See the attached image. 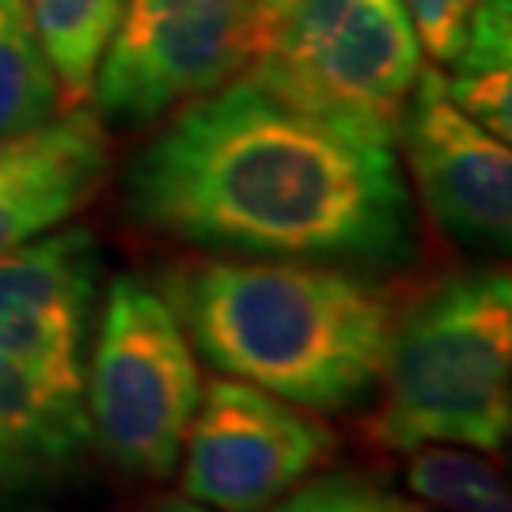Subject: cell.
<instances>
[{
	"label": "cell",
	"mask_w": 512,
	"mask_h": 512,
	"mask_svg": "<svg viewBox=\"0 0 512 512\" xmlns=\"http://www.w3.org/2000/svg\"><path fill=\"white\" fill-rule=\"evenodd\" d=\"M126 217L224 258L391 270L414 258L395 145L311 118L251 73L186 99L126 171Z\"/></svg>",
	"instance_id": "6da1fadb"
},
{
	"label": "cell",
	"mask_w": 512,
	"mask_h": 512,
	"mask_svg": "<svg viewBox=\"0 0 512 512\" xmlns=\"http://www.w3.org/2000/svg\"><path fill=\"white\" fill-rule=\"evenodd\" d=\"M209 365L311 414L365 406L384 380L395 296L346 266L217 258L175 285Z\"/></svg>",
	"instance_id": "7a4b0ae2"
},
{
	"label": "cell",
	"mask_w": 512,
	"mask_h": 512,
	"mask_svg": "<svg viewBox=\"0 0 512 512\" xmlns=\"http://www.w3.org/2000/svg\"><path fill=\"white\" fill-rule=\"evenodd\" d=\"M512 433V281L444 277L395 319L368 437L391 452L463 444L505 452Z\"/></svg>",
	"instance_id": "3957f363"
},
{
	"label": "cell",
	"mask_w": 512,
	"mask_h": 512,
	"mask_svg": "<svg viewBox=\"0 0 512 512\" xmlns=\"http://www.w3.org/2000/svg\"><path fill=\"white\" fill-rule=\"evenodd\" d=\"M247 73L327 126L395 145L421 42L406 0H274Z\"/></svg>",
	"instance_id": "277c9868"
},
{
	"label": "cell",
	"mask_w": 512,
	"mask_h": 512,
	"mask_svg": "<svg viewBox=\"0 0 512 512\" xmlns=\"http://www.w3.org/2000/svg\"><path fill=\"white\" fill-rule=\"evenodd\" d=\"M202 376L179 308L141 277H114L92 361L84 368L88 429L126 475H175Z\"/></svg>",
	"instance_id": "5b68a950"
},
{
	"label": "cell",
	"mask_w": 512,
	"mask_h": 512,
	"mask_svg": "<svg viewBox=\"0 0 512 512\" xmlns=\"http://www.w3.org/2000/svg\"><path fill=\"white\" fill-rule=\"evenodd\" d=\"M270 0H126L92 76V114L145 126L236 80L258 54Z\"/></svg>",
	"instance_id": "8992f818"
},
{
	"label": "cell",
	"mask_w": 512,
	"mask_h": 512,
	"mask_svg": "<svg viewBox=\"0 0 512 512\" xmlns=\"http://www.w3.org/2000/svg\"><path fill=\"white\" fill-rule=\"evenodd\" d=\"M334 448V429L311 410L217 376L186 433L179 494L213 512H262L323 471Z\"/></svg>",
	"instance_id": "52a82bcc"
},
{
	"label": "cell",
	"mask_w": 512,
	"mask_h": 512,
	"mask_svg": "<svg viewBox=\"0 0 512 512\" xmlns=\"http://www.w3.org/2000/svg\"><path fill=\"white\" fill-rule=\"evenodd\" d=\"M410 179L429 217L459 247L505 255L512 236L509 141L478 126L448 95L440 69H421L399 122Z\"/></svg>",
	"instance_id": "ba28073f"
},
{
	"label": "cell",
	"mask_w": 512,
	"mask_h": 512,
	"mask_svg": "<svg viewBox=\"0 0 512 512\" xmlns=\"http://www.w3.org/2000/svg\"><path fill=\"white\" fill-rule=\"evenodd\" d=\"M99 247L88 228H61L0 255V357L84 399Z\"/></svg>",
	"instance_id": "9c48e42d"
},
{
	"label": "cell",
	"mask_w": 512,
	"mask_h": 512,
	"mask_svg": "<svg viewBox=\"0 0 512 512\" xmlns=\"http://www.w3.org/2000/svg\"><path fill=\"white\" fill-rule=\"evenodd\" d=\"M107 175V133L92 110L0 141V255L50 232L92 202Z\"/></svg>",
	"instance_id": "30bf717a"
},
{
	"label": "cell",
	"mask_w": 512,
	"mask_h": 512,
	"mask_svg": "<svg viewBox=\"0 0 512 512\" xmlns=\"http://www.w3.org/2000/svg\"><path fill=\"white\" fill-rule=\"evenodd\" d=\"M88 440L84 399L42 384L27 368L0 357V501L69 475Z\"/></svg>",
	"instance_id": "8fae6325"
},
{
	"label": "cell",
	"mask_w": 512,
	"mask_h": 512,
	"mask_svg": "<svg viewBox=\"0 0 512 512\" xmlns=\"http://www.w3.org/2000/svg\"><path fill=\"white\" fill-rule=\"evenodd\" d=\"M448 95L494 137H512V0H475L463 46L448 61Z\"/></svg>",
	"instance_id": "7c38bea8"
},
{
	"label": "cell",
	"mask_w": 512,
	"mask_h": 512,
	"mask_svg": "<svg viewBox=\"0 0 512 512\" xmlns=\"http://www.w3.org/2000/svg\"><path fill=\"white\" fill-rule=\"evenodd\" d=\"M61 88L27 0H0V141L50 122Z\"/></svg>",
	"instance_id": "4fadbf2b"
},
{
	"label": "cell",
	"mask_w": 512,
	"mask_h": 512,
	"mask_svg": "<svg viewBox=\"0 0 512 512\" xmlns=\"http://www.w3.org/2000/svg\"><path fill=\"white\" fill-rule=\"evenodd\" d=\"M406 490L440 512H512L509 478L486 452L463 444H421L406 452Z\"/></svg>",
	"instance_id": "5bb4252c"
},
{
	"label": "cell",
	"mask_w": 512,
	"mask_h": 512,
	"mask_svg": "<svg viewBox=\"0 0 512 512\" xmlns=\"http://www.w3.org/2000/svg\"><path fill=\"white\" fill-rule=\"evenodd\" d=\"M31 19L50 57L57 88L80 103L92 92V76L126 0H27Z\"/></svg>",
	"instance_id": "9a60e30c"
},
{
	"label": "cell",
	"mask_w": 512,
	"mask_h": 512,
	"mask_svg": "<svg viewBox=\"0 0 512 512\" xmlns=\"http://www.w3.org/2000/svg\"><path fill=\"white\" fill-rule=\"evenodd\" d=\"M387 490L353 471L311 475L262 512H387Z\"/></svg>",
	"instance_id": "2e32d148"
},
{
	"label": "cell",
	"mask_w": 512,
	"mask_h": 512,
	"mask_svg": "<svg viewBox=\"0 0 512 512\" xmlns=\"http://www.w3.org/2000/svg\"><path fill=\"white\" fill-rule=\"evenodd\" d=\"M475 0H406L414 31H418L421 50L448 65L463 46V31H467V16H471Z\"/></svg>",
	"instance_id": "e0dca14e"
},
{
	"label": "cell",
	"mask_w": 512,
	"mask_h": 512,
	"mask_svg": "<svg viewBox=\"0 0 512 512\" xmlns=\"http://www.w3.org/2000/svg\"><path fill=\"white\" fill-rule=\"evenodd\" d=\"M152 512H213V509H205V505L190 501V497H167V501H160Z\"/></svg>",
	"instance_id": "ac0fdd59"
},
{
	"label": "cell",
	"mask_w": 512,
	"mask_h": 512,
	"mask_svg": "<svg viewBox=\"0 0 512 512\" xmlns=\"http://www.w3.org/2000/svg\"><path fill=\"white\" fill-rule=\"evenodd\" d=\"M387 512H440V509H429V505L410 501V497H387Z\"/></svg>",
	"instance_id": "d6986e66"
},
{
	"label": "cell",
	"mask_w": 512,
	"mask_h": 512,
	"mask_svg": "<svg viewBox=\"0 0 512 512\" xmlns=\"http://www.w3.org/2000/svg\"><path fill=\"white\" fill-rule=\"evenodd\" d=\"M270 4H274V0H270Z\"/></svg>",
	"instance_id": "ffe728a7"
}]
</instances>
